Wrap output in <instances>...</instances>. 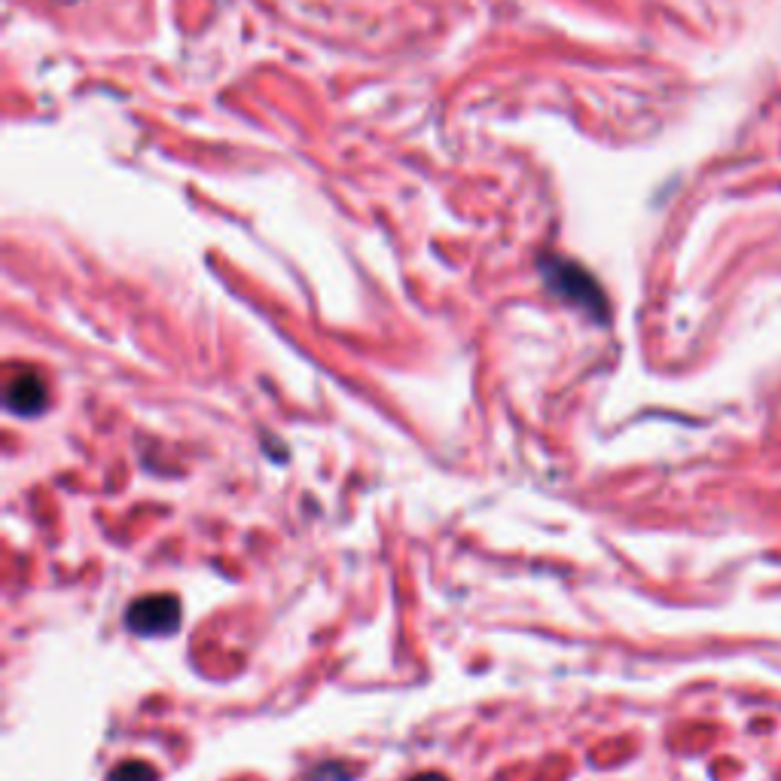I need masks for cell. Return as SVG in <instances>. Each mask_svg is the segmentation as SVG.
I'll return each instance as SVG.
<instances>
[{
  "instance_id": "cell-2",
  "label": "cell",
  "mask_w": 781,
  "mask_h": 781,
  "mask_svg": "<svg viewBox=\"0 0 781 781\" xmlns=\"http://www.w3.org/2000/svg\"><path fill=\"white\" fill-rule=\"evenodd\" d=\"M126 626L135 635H147V639H159V635H171L180 626V602L178 595H147L138 602L129 604L126 611Z\"/></svg>"
},
{
  "instance_id": "cell-3",
  "label": "cell",
  "mask_w": 781,
  "mask_h": 781,
  "mask_svg": "<svg viewBox=\"0 0 781 781\" xmlns=\"http://www.w3.org/2000/svg\"><path fill=\"white\" fill-rule=\"evenodd\" d=\"M7 409L16 415H40L47 409V385L37 376L34 369H12L7 379Z\"/></svg>"
},
{
  "instance_id": "cell-5",
  "label": "cell",
  "mask_w": 781,
  "mask_h": 781,
  "mask_svg": "<svg viewBox=\"0 0 781 781\" xmlns=\"http://www.w3.org/2000/svg\"><path fill=\"white\" fill-rule=\"evenodd\" d=\"M357 772H345L343 763H327V767H318L312 772L306 781H355Z\"/></svg>"
},
{
  "instance_id": "cell-4",
  "label": "cell",
  "mask_w": 781,
  "mask_h": 781,
  "mask_svg": "<svg viewBox=\"0 0 781 781\" xmlns=\"http://www.w3.org/2000/svg\"><path fill=\"white\" fill-rule=\"evenodd\" d=\"M159 775H156V770L150 767V763H144V760H126V763H119L117 770L110 772V781H156Z\"/></svg>"
},
{
  "instance_id": "cell-6",
  "label": "cell",
  "mask_w": 781,
  "mask_h": 781,
  "mask_svg": "<svg viewBox=\"0 0 781 781\" xmlns=\"http://www.w3.org/2000/svg\"><path fill=\"white\" fill-rule=\"evenodd\" d=\"M409 781H449L446 775H439V772H422V775H415V779Z\"/></svg>"
},
{
  "instance_id": "cell-1",
  "label": "cell",
  "mask_w": 781,
  "mask_h": 781,
  "mask_svg": "<svg viewBox=\"0 0 781 781\" xmlns=\"http://www.w3.org/2000/svg\"><path fill=\"white\" fill-rule=\"evenodd\" d=\"M541 273H544L546 287L562 296L565 303L583 308L595 320H607V299H604L602 287L595 285V278L577 263L562 260V257H544Z\"/></svg>"
}]
</instances>
